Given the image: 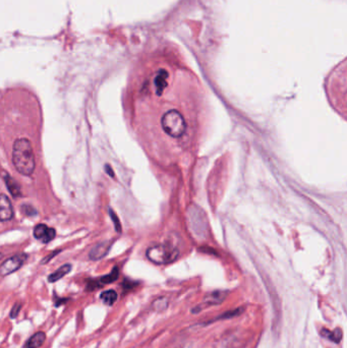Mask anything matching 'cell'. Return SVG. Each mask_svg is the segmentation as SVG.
<instances>
[{
	"mask_svg": "<svg viewBox=\"0 0 347 348\" xmlns=\"http://www.w3.org/2000/svg\"><path fill=\"white\" fill-rule=\"evenodd\" d=\"M322 335L325 336L326 338H328L329 340L335 342V343H339L341 338H342V332L340 329H336L334 331H329L327 329H323Z\"/></svg>",
	"mask_w": 347,
	"mask_h": 348,
	"instance_id": "obj_14",
	"label": "cell"
},
{
	"mask_svg": "<svg viewBox=\"0 0 347 348\" xmlns=\"http://www.w3.org/2000/svg\"><path fill=\"white\" fill-rule=\"evenodd\" d=\"M72 265L71 264H64L60 268H58L55 272L50 274L48 276V281L51 283H54L60 279H62L66 274H68L72 271Z\"/></svg>",
	"mask_w": 347,
	"mask_h": 348,
	"instance_id": "obj_9",
	"label": "cell"
},
{
	"mask_svg": "<svg viewBox=\"0 0 347 348\" xmlns=\"http://www.w3.org/2000/svg\"><path fill=\"white\" fill-rule=\"evenodd\" d=\"M5 182L7 184V187L8 189L10 190L11 194L14 196V197H20L21 196V189H20V186L17 184V182L11 178L10 176H5Z\"/></svg>",
	"mask_w": 347,
	"mask_h": 348,
	"instance_id": "obj_11",
	"label": "cell"
},
{
	"mask_svg": "<svg viewBox=\"0 0 347 348\" xmlns=\"http://www.w3.org/2000/svg\"><path fill=\"white\" fill-rule=\"evenodd\" d=\"M166 78H167V74L166 72L162 71L158 77L156 78L155 80V86H156V89H157V95H161L163 90L166 88L167 86V83H166Z\"/></svg>",
	"mask_w": 347,
	"mask_h": 348,
	"instance_id": "obj_13",
	"label": "cell"
},
{
	"mask_svg": "<svg viewBox=\"0 0 347 348\" xmlns=\"http://www.w3.org/2000/svg\"><path fill=\"white\" fill-rule=\"evenodd\" d=\"M180 255L177 247L169 242L159 243L147 250V258L156 265H165L175 262Z\"/></svg>",
	"mask_w": 347,
	"mask_h": 348,
	"instance_id": "obj_2",
	"label": "cell"
},
{
	"mask_svg": "<svg viewBox=\"0 0 347 348\" xmlns=\"http://www.w3.org/2000/svg\"><path fill=\"white\" fill-rule=\"evenodd\" d=\"M110 248H111V241L101 242L92 249L89 257L93 261H98V260L104 258L108 254Z\"/></svg>",
	"mask_w": 347,
	"mask_h": 348,
	"instance_id": "obj_7",
	"label": "cell"
},
{
	"mask_svg": "<svg viewBox=\"0 0 347 348\" xmlns=\"http://www.w3.org/2000/svg\"><path fill=\"white\" fill-rule=\"evenodd\" d=\"M34 236L44 243L50 242L56 236L54 228H50L45 224H38L34 229Z\"/></svg>",
	"mask_w": 347,
	"mask_h": 348,
	"instance_id": "obj_5",
	"label": "cell"
},
{
	"mask_svg": "<svg viewBox=\"0 0 347 348\" xmlns=\"http://www.w3.org/2000/svg\"><path fill=\"white\" fill-rule=\"evenodd\" d=\"M226 295L227 293L225 291H214L207 295V297L205 298V302L207 303V305L220 304L226 298Z\"/></svg>",
	"mask_w": 347,
	"mask_h": 348,
	"instance_id": "obj_10",
	"label": "cell"
},
{
	"mask_svg": "<svg viewBox=\"0 0 347 348\" xmlns=\"http://www.w3.org/2000/svg\"><path fill=\"white\" fill-rule=\"evenodd\" d=\"M163 130L171 137H181L187 129L186 120L181 112L178 110H169L166 112L161 120Z\"/></svg>",
	"mask_w": 347,
	"mask_h": 348,
	"instance_id": "obj_3",
	"label": "cell"
},
{
	"mask_svg": "<svg viewBox=\"0 0 347 348\" xmlns=\"http://www.w3.org/2000/svg\"><path fill=\"white\" fill-rule=\"evenodd\" d=\"M118 275H119L118 268L115 267V268H113V270L111 271V273H109L108 275H105V276L101 277L100 280H99V282H100L101 284H109V283H112V282H114L115 280H117Z\"/></svg>",
	"mask_w": 347,
	"mask_h": 348,
	"instance_id": "obj_15",
	"label": "cell"
},
{
	"mask_svg": "<svg viewBox=\"0 0 347 348\" xmlns=\"http://www.w3.org/2000/svg\"><path fill=\"white\" fill-rule=\"evenodd\" d=\"M109 213H110V216H111V218H112V220H113V222H114V226H115V228H116V230L118 231V232H120V230H121V226H120V222H119V220H118V218H117V216H116V214L110 209L109 210Z\"/></svg>",
	"mask_w": 347,
	"mask_h": 348,
	"instance_id": "obj_17",
	"label": "cell"
},
{
	"mask_svg": "<svg viewBox=\"0 0 347 348\" xmlns=\"http://www.w3.org/2000/svg\"><path fill=\"white\" fill-rule=\"evenodd\" d=\"M100 298L101 300L107 304V305H112L115 303L116 299H117V292L113 289H110V290H106L104 292L101 293L100 295Z\"/></svg>",
	"mask_w": 347,
	"mask_h": 348,
	"instance_id": "obj_12",
	"label": "cell"
},
{
	"mask_svg": "<svg viewBox=\"0 0 347 348\" xmlns=\"http://www.w3.org/2000/svg\"><path fill=\"white\" fill-rule=\"evenodd\" d=\"M13 162L16 169L23 176H31L35 170V155L32 145L27 138H19L13 148Z\"/></svg>",
	"mask_w": 347,
	"mask_h": 348,
	"instance_id": "obj_1",
	"label": "cell"
},
{
	"mask_svg": "<svg viewBox=\"0 0 347 348\" xmlns=\"http://www.w3.org/2000/svg\"><path fill=\"white\" fill-rule=\"evenodd\" d=\"M22 211L27 216H33L34 214H36V210L32 206H29V205H23Z\"/></svg>",
	"mask_w": 347,
	"mask_h": 348,
	"instance_id": "obj_16",
	"label": "cell"
},
{
	"mask_svg": "<svg viewBox=\"0 0 347 348\" xmlns=\"http://www.w3.org/2000/svg\"><path fill=\"white\" fill-rule=\"evenodd\" d=\"M108 170V173H109V176L110 177H113V171L110 169V166L109 165H106V171Z\"/></svg>",
	"mask_w": 347,
	"mask_h": 348,
	"instance_id": "obj_19",
	"label": "cell"
},
{
	"mask_svg": "<svg viewBox=\"0 0 347 348\" xmlns=\"http://www.w3.org/2000/svg\"><path fill=\"white\" fill-rule=\"evenodd\" d=\"M46 340V334L42 331L37 332L36 334H34L27 342L26 344V348H39L41 347L44 342Z\"/></svg>",
	"mask_w": 347,
	"mask_h": 348,
	"instance_id": "obj_8",
	"label": "cell"
},
{
	"mask_svg": "<svg viewBox=\"0 0 347 348\" xmlns=\"http://www.w3.org/2000/svg\"><path fill=\"white\" fill-rule=\"evenodd\" d=\"M14 217V208L9 197L0 194V220L9 221Z\"/></svg>",
	"mask_w": 347,
	"mask_h": 348,
	"instance_id": "obj_6",
	"label": "cell"
},
{
	"mask_svg": "<svg viewBox=\"0 0 347 348\" xmlns=\"http://www.w3.org/2000/svg\"><path fill=\"white\" fill-rule=\"evenodd\" d=\"M21 308H22V304L21 303H16L13 306L12 310H11V318L12 319H16L19 316V314L21 311Z\"/></svg>",
	"mask_w": 347,
	"mask_h": 348,
	"instance_id": "obj_18",
	"label": "cell"
},
{
	"mask_svg": "<svg viewBox=\"0 0 347 348\" xmlns=\"http://www.w3.org/2000/svg\"><path fill=\"white\" fill-rule=\"evenodd\" d=\"M26 260L27 255H16L8 259L2 264V266H0V275L5 277L10 274H13L24 265Z\"/></svg>",
	"mask_w": 347,
	"mask_h": 348,
	"instance_id": "obj_4",
	"label": "cell"
}]
</instances>
